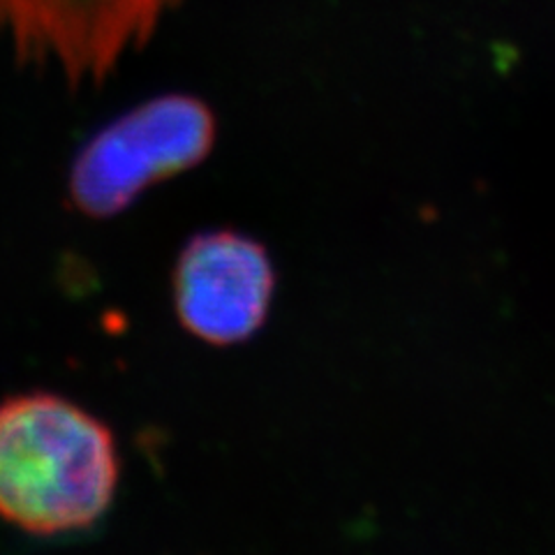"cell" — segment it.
<instances>
[{
    "label": "cell",
    "mask_w": 555,
    "mask_h": 555,
    "mask_svg": "<svg viewBox=\"0 0 555 555\" xmlns=\"http://www.w3.org/2000/svg\"><path fill=\"white\" fill-rule=\"evenodd\" d=\"M120 454L112 428L49 391L0 403V520L30 537L91 530L112 509Z\"/></svg>",
    "instance_id": "cell-1"
},
{
    "label": "cell",
    "mask_w": 555,
    "mask_h": 555,
    "mask_svg": "<svg viewBox=\"0 0 555 555\" xmlns=\"http://www.w3.org/2000/svg\"><path fill=\"white\" fill-rule=\"evenodd\" d=\"M214 112L195 95L146 100L100 128L75 155L67 197L86 218L120 216L153 185L202 165L216 146Z\"/></svg>",
    "instance_id": "cell-2"
},
{
    "label": "cell",
    "mask_w": 555,
    "mask_h": 555,
    "mask_svg": "<svg viewBox=\"0 0 555 555\" xmlns=\"http://www.w3.org/2000/svg\"><path fill=\"white\" fill-rule=\"evenodd\" d=\"M179 0H0V30L22 63L69 86L100 83L142 49Z\"/></svg>",
    "instance_id": "cell-3"
},
{
    "label": "cell",
    "mask_w": 555,
    "mask_h": 555,
    "mask_svg": "<svg viewBox=\"0 0 555 555\" xmlns=\"http://www.w3.org/2000/svg\"><path fill=\"white\" fill-rule=\"evenodd\" d=\"M275 283L273 259L257 238L232 230L202 232L173 264V310L197 340L241 345L267 324Z\"/></svg>",
    "instance_id": "cell-4"
}]
</instances>
